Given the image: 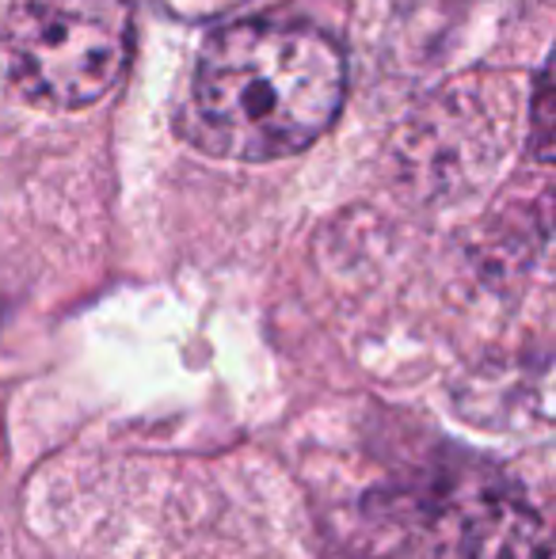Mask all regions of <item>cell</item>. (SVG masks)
Returning <instances> with one entry per match:
<instances>
[{
	"instance_id": "6da1fadb",
	"label": "cell",
	"mask_w": 556,
	"mask_h": 559,
	"mask_svg": "<svg viewBox=\"0 0 556 559\" xmlns=\"http://www.w3.org/2000/svg\"><path fill=\"white\" fill-rule=\"evenodd\" d=\"M347 61L332 35L294 20H245L206 38L179 130L225 160H279L335 122Z\"/></svg>"
},
{
	"instance_id": "7a4b0ae2",
	"label": "cell",
	"mask_w": 556,
	"mask_h": 559,
	"mask_svg": "<svg viewBox=\"0 0 556 559\" xmlns=\"http://www.w3.org/2000/svg\"><path fill=\"white\" fill-rule=\"evenodd\" d=\"M130 46V0H20L4 20L0 61L31 104L81 111L122 81Z\"/></svg>"
},
{
	"instance_id": "3957f363",
	"label": "cell",
	"mask_w": 556,
	"mask_h": 559,
	"mask_svg": "<svg viewBox=\"0 0 556 559\" xmlns=\"http://www.w3.org/2000/svg\"><path fill=\"white\" fill-rule=\"evenodd\" d=\"M465 559H553L545 514L504 476H484L453 499Z\"/></svg>"
},
{
	"instance_id": "277c9868",
	"label": "cell",
	"mask_w": 556,
	"mask_h": 559,
	"mask_svg": "<svg viewBox=\"0 0 556 559\" xmlns=\"http://www.w3.org/2000/svg\"><path fill=\"white\" fill-rule=\"evenodd\" d=\"M245 0H156L161 12H168L171 20L179 23H206V20H217V15L233 12L240 8Z\"/></svg>"
},
{
	"instance_id": "5b68a950",
	"label": "cell",
	"mask_w": 556,
	"mask_h": 559,
	"mask_svg": "<svg viewBox=\"0 0 556 559\" xmlns=\"http://www.w3.org/2000/svg\"><path fill=\"white\" fill-rule=\"evenodd\" d=\"M537 141H542V160H549V66L537 73Z\"/></svg>"
}]
</instances>
